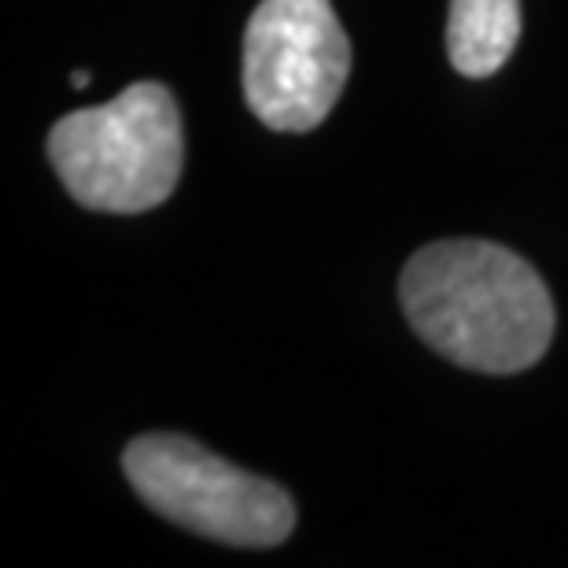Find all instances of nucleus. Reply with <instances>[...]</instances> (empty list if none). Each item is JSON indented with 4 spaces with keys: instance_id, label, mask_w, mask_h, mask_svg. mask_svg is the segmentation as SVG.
Returning a JSON list of instances; mask_svg holds the SVG:
<instances>
[{
    "instance_id": "nucleus-2",
    "label": "nucleus",
    "mask_w": 568,
    "mask_h": 568,
    "mask_svg": "<svg viewBox=\"0 0 568 568\" xmlns=\"http://www.w3.org/2000/svg\"><path fill=\"white\" fill-rule=\"evenodd\" d=\"M49 159L74 203L141 214L170 200L185 166L178 100L159 82H133L100 108L71 111L49 130Z\"/></svg>"
},
{
    "instance_id": "nucleus-3",
    "label": "nucleus",
    "mask_w": 568,
    "mask_h": 568,
    "mask_svg": "<svg viewBox=\"0 0 568 568\" xmlns=\"http://www.w3.org/2000/svg\"><path fill=\"white\" fill-rule=\"evenodd\" d=\"M122 473L159 517L225 547H281L295 528L284 487L178 432L138 436L122 450Z\"/></svg>"
},
{
    "instance_id": "nucleus-6",
    "label": "nucleus",
    "mask_w": 568,
    "mask_h": 568,
    "mask_svg": "<svg viewBox=\"0 0 568 568\" xmlns=\"http://www.w3.org/2000/svg\"><path fill=\"white\" fill-rule=\"evenodd\" d=\"M71 85L74 89H85L89 85V71H71Z\"/></svg>"
},
{
    "instance_id": "nucleus-1",
    "label": "nucleus",
    "mask_w": 568,
    "mask_h": 568,
    "mask_svg": "<svg viewBox=\"0 0 568 568\" xmlns=\"http://www.w3.org/2000/svg\"><path fill=\"white\" fill-rule=\"evenodd\" d=\"M399 303L436 355L491 377L536 366L558 322L536 266L495 241H436L414 252Z\"/></svg>"
},
{
    "instance_id": "nucleus-5",
    "label": "nucleus",
    "mask_w": 568,
    "mask_h": 568,
    "mask_svg": "<svg viewBox=\"0 0 568 568\" xmlns=\"http://www.w3.org/2000/svg\"><path fill=\"white\" fill-rule=\"evenodd\" d=\"M520 41V0H450L447 55L462 78H491Z\"/></svg>"
},
{
    "instance_id": "nucleus-4",
    "label": "nucleus",
    "mask_w": 568,
    "mask_h": 568,
    "mask_svg": "<svg viewBox=\"0 0 568 568\" xmlns=\"http://www.w3.org/2000/svg\"><path fill=\"white\" fill-rule=\"evenodd\" d=\"M351 74V41L328 0H263L244 30V100L263 126L311 133Z\"/></svg>"
}]
</instances>
